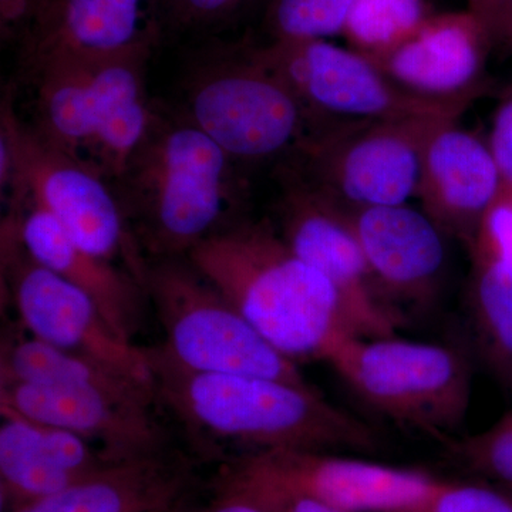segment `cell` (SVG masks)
<instances>
[{
    "instance_id": "cell-18",
    "label": "cell",
    "mask_w": 512,
    "mask_h": 512,
    "mask_svg": "<svg viewBox=\"0 0 512 512\" xmlns=\"http://www.w3.org/2000/svg\"><path fill=\"white\" fill-rule=\"evenodd\" d=\"M8 215L18 227L20 241L39 264L86 293L111 328L133 342L148 302L146 288L123 266L92 254L35 201L26 197Z\"/></svg>"
},
{
    "instance_id": "cell-21",
    "label": "cell",
    "mask_w": 512,
    "mask_h": 512,
    "mask_svg": "<svg viewBox=\"0 0 512 512\" xmlns=\"http://www.w3.org/2000/svg\"><path fill=\"white\" fill-rule=\"evenodd\" d=\"M175 470L163 453L114 461L16 512H161L180 487V474Z\"/></svg>"
},
{
    "instance_id": "cell-6",
    "label": "cell",
    "mask_w": 512,
    "mask_h": 512,
    "mask_svg": "<svg viewBox=\"0 0 512 512\" xmlns=\"http://www.w3.org/2000/svg\"><path fill=\"white\" fill-rule=\"evenodd\" d=\"M184 113L235 163H262L296 148L312 121L256 45L220 50L192 72Z\"/></svg>"
},
{
    "instance_id": "cell-9",
    "label": "cell",
    "mask_w": 512,
    "mask_h": 512,
    "mask_svg": "<svg viewBox=\"0 0 512 512\" xmlns=\"http://www.w3.org/2000/svg\"><path fill=\"white\" fill-rule=\"evenodd\" d=\"M450 119L345 121L313 130L298 150L309 184L345 210L406 204L419 191L424 150Z\"/></svg>"
},
{
    "instance_id": "cell-32",
    "label": "cell",
    "mask_w": 512,
    "mask_h": 512,
    "mask_svg": "<svg viewBox=\"0 0 512 512\" xmlns=\"http://www.w3.org/2000/svg\"><path fill=\"white\" fill-rule=\"evenodd\" d=\"M39 0H0V30L3 39H18Z\"/></svg>"
},
{
    "instance_id": "cell-15",
    "label": "cell",
    "mask_w": 512,
    "mask_h": 512,
    "mask_svg": "<svg viewBox=\"0 0 512 512\" xmlns=\"http://www.w3.org/2000/svg\"><path fill=\"white\" fill-rule=\"evenodd\" d=\"M501 188L493 154L481 138L458 128L456 121L434 131L424 150L417 195L444 234L470 248Z\"/></svg>"
},
{
    "instance_id": "cell-11",
    "label": "cell",
    "mask_w": 512,
    "mask_h": 512,
    "mask_svg": "<svg viewBox=\"0 0 512 512\" xmlns=\"http://www.w3.org/2000/svg\"><path fill=\"white\" fill-rule=\"evenodd\" d=\"M2 274L30 336L154 387L144 346L121 338L86 293L39 264L10 215L2 221Z\"/></svg>"
},
{
    "instance_id": "cell-14",
    "label": "cell",
    "mask_w": 512,
    "mask_h": 512,
    "mask_svg": "<svg viewBox=\"0 0 512 512\" xmlns=\"http://www.w3.org/2000/svg\"><path fill=\"white\" fill-rule=\"evenodd\" d=\"M154 0H39L18 37L28 79L62 63L93 62L158 42Z\"/></svg>"
},
{
    "instance_id": "cell-28",
    "label": "cell",
    "mask_w": 512,
    "mask_h": 512,
    "mask_svg": "<svg viewBox=\"0 0 512 512\" xmlns=\"http://www.w3.org/2000/svg\"><path fill=\"white\" fill-rule=\"evenodd\" d=\"M407 512H512V494L485 481L437 478L426 497Z\"/></svg>"
},
{
    "instance_id": "cell-13",
    "label": "cell",
    "mask_w": 512,
    "mask_h": 512,
    "mask_svg": "<svg viewBox=\"0 0 512 512\" xmlns=\"http://www.w3.org/2000/svg\"><path fill=\"white\" fill-rule=\"evenodd\" d=\"M0 386V410L77 434L116 460L163 453L156 394L22 382Z\"/></svg>"
},
{
    "instance_id": "cell-23",
    "label": "cell",
    "mask_w": 512,
    "mask_h": 512,
    "mask_svg": "<svg viewBox=\"0 0 512 512\" xmlns=\"http://www.w3.org/2000/svg\"><path fill=\"white\" fill-rule=\"evenodd\" d=\"M470 309L485 353L512 376V262L473 258Z\"/></svg>"
},
{
    "instance_id": "cell-4",
    "label": "cell",
    "mask_w": 512,
    "mask_h": 512,
    "mask_svg": "<svg viewBox=\"0 0 512 512\" xmlns=\"http://www.w3.org/2000/svg\"><path fill=\"white\" fill-rule=\"evenodd\" d=\"M0 154L12 163L9 207L26 197L45 208L84 249L126 268L144 285L141 251L113 185L99 173L37 136L6 96L0 114ZM5 200V198H3Z\"/></svg>"
},
{
    "instance_id": "cell-27",
    "label": "cell",
    "mask_w": 512,
    "mask_h": 512,
    "mask_svg": "<svg viewBox=\"0 0 512 512\" xmlns=\"http://www.w3.org/2000/svg\"><path fill=\"white\" fill-rule=\"evenodd\" d=\"M258 0H154V16L164 32L200 33L222 29Z\"/></svg>"
},
{
    "instance_id": "cell-33",
    "label": "cell",
    "mask_w": 512,
    "mask_h": 512,
    "mask_svg": "<svg viewBox=\"0 0 512 512\" xmlns=\"http://www.w3.org/2000/svg\"><path fill=\"white\" fill-rule=\"evenodd\" d=\"M268 512H350L338 510V508L329 507V505L320 504L318 501L306 500V498H298L288 503L278 505V507L268 510Z\"/></svg>"
},
{
    "instance_id": "cell-30",
    "label": "cell",
    "mask_w": 512,
    "mask_h": 512,
    "mask_svg": "<svg viewBox=\"0 0 512 512\" xmlns=\"http://www.w3.org/2000/svg\"><path fill=\"white\" fill-rule=\"evenodd\" d=\"M467 10L478 20L491 46H512V0H468Z\"/></svg>"
},
{
    "instance_id": "cell-24",
    "label": "cell",
    "mask_w": 512,
    "mask_h": 512,
    "mask_svg": "<svg viewBox=\"0 0 512 512\" xmlns=\"http://www.w3.org/2000/svg\"><path fill=\"white\" fill-rule=\"evenodd\" d=\"M434 15L427 0H355L343 35L350 49L379 59Z\"/></svg>"
},
{
    "instance_id": "cell-22",
    "label": "cell",
    "mask_w": 512,
    "mask_h": 512,
    "mask_svg": "<svg viewBox=\"0 0 512 512\" xmlns=\"http://www.w3.org/2000/svg\"><path fill=\"white\" fill-rule=\"evenodd\" d=\"M0 370L2 383L99 386L120 393L156 394L151 384L30 335L15 338L3 348Z\"/></svg>"
},
{
    "instance_id": "cell-1",
    "label": "cell",
    "mask_w": 512,
    "mask_h": 512,
    "mask_svg": "<svg viewBox=\"0 0 512 512\" xmlns=\"http://www.w3.org/2000/svg\"><path fill=\"white\" fill-rule=\"evenodd\" d=\"M157 403L192 436L264 450L373 453L382 441L365 421L312 384L188 369L163 345L144 346Z\"/></svg>"
},
{
    "instance_id": "cell-2",
    "label": "cell",
    "mask_w": 512,
    "mask_h": 512,
    "mask_svg": "<svg viewBox=\"0 0 512 512\" xmlns=\"http://www.w3.org/2000/svg\"><path fill=\"white\" fill-rule=\"evenodd\" d=\"M185 259L293 362H328L360 338L338 291L269 221H235Z\"/></svg>"
},
{
    "instance_id": "cell-3",
    "label": "cell",
    "mask_w": 512,
    "mask_h": 512,
    "mask_svg": "<svg viewBox=\"0 0 512 512\" xmlns=\"http://www.w3.org/2000/svg\"><path fill=\"white\" fill-rule=\"evenodd\" d=\"M235 165L184 111L157 106L147 137L111 184L147 261L187 258L238 221L244 187Z\"/></svg>"
},
{
    "instance_id": "cell-29",
    "label": "cell",
    "mask_w": 512,
    "mask_h": 512,
    "mask_svg": "<svg viewBox=\"0 0 512 512\" xmlns=\"http://www.w3.org/2000/svg\"><path fill=\"white\" fill-rule=\"evenodd\" d=\"M473 258L512 262V194L501 190L485 212L470 247Z\"/></svg>"
},
{
    "instance_id": "cell-5",
    "label": "cell",
    "mask_w": 512,
    "mask_h": 512,
    "mask_svg": "<svg viewBox=\"0 0 512 512\" xmlns=\"http://www.w3.org/2000/svg\"><path fill=\"white\" fill-rule=\"evenodd\" d=\"M328 363L359 400L400 426L448 439L466 419L473 373L453 346L350 338Z\"/></svg>"
},
{
    "instance_id": "cell-10",
    "label": "cell",
    "mask_w": 512,
    "mask_h": 512,
    "mask_svg": "<svg viewBox=\"0 0 512 512\" xmlns=\"http://www.w3.org/2000/svg\"><path fill=\"white\" fill-rule=\"evenodd\" d=\"M258 55L296 94L313 127L346 121L439 117L457 120L474 99L439 100L407 92L369 57L326 40L268 42Z\"/></svg>"
},
{
    "instance_id": "cell-7",
    "label": "cell",
    "mask_w": 512,
    "mask_h": 512,
    "mask_svg": "<svg viewBox=\"0 0 512 512\" xmlns=\"http://www.w3.org/2000/svg\"><path fill=\"white\" fill-rule=\"evenodd\" d=\"M144 288L163 326L164 349L180 365L197 372L309 383L298 363L259 335L188 259H150Z\"/></svg>"
},
{
    "instance_id": "cell-8",
    "label": "cell",
    "mask_w": 512,
    "mask_h": 512,
    "mask_svg": "<svg viewBox=\"0 0 512 512\" xmlns=\"http://www.w3.org/2000/svg\"><path fill=\"white\" fill-rule=\"evenodd\" d=\"M436 481L413 468L330 451L279 448L234 458L222 481V501H241L268 511L306 498L350 512H407Z\"/></svg>"
},
{
    "instance_id": "cell-12",
    "label": "cell",
    "mask_w": 512,
    "mask_h": 512,
    "mask_svg": "<svg viewBox=\"0 0 512 512\" xmlns=\"http://www.w3.org/2000/svg\"><path fill=\"white\" fill-rule=\"evenodd\" d=\"M278 229L295 254L338 291L360 338L396 336L402 315L377 286L345 208L301 174H288Z\"/></svg>"
},
{
    "instance_id": "cell-26",
    "label": "cell",
    "mask_w": 512,
    "mask_h": 512,
    "mask_svg": "<svg viewBox=\"0 0 512 512\" xmlns=\"http://www.w3.org/2000/svg\"><path fill=\"white\" fill-rule=\"evenodd\" d=\"M448 456L476 476L512 487V414L474 436L448 440Z\"/></svg>"
},
{
    "instance_id": "cell-31",
    "label": "cell",
    "mask_w": 512,
    "mask_h": 512,
    "mask_svg": "<svg viewBox=\"0 0 512 512\" xmlns=\"http://www.w3.org/2000/svg\"><path fill=\"white\" fill-rule=\"evenodd\" d=\"M488 147L500 173L501 190L512 194V99L504 101L495 113Z\"/></svg>"
},
{
    "instance_id": "cell-17",
    "label": "cell",
    "mask_w": 512,
    "mask_h": 512,
    "mask_svg": "<svg viewBox=\"0 0 512 512\" xmlns=\"http://www.w3.org/2000/svg\"><path fill=\"white\" fill-rule=\"evenodd\" d=\"M346 212L383 296L429 303L446 261L444 232L436 222L406 204Z\"/></svg>"
},
{
    "instance_id": "cell-16",
    "label": "cell",
    "mask_w": 512,
    "mask_h": 512,
    "mask_svg": "<svg viewBox=\"0 0 512 512\" xmlns=\"http://www.w3.org/2000/svg\"><path fill=\"white\" fill-rule=\"evenodd\" d=\"M468 10L434 13L412 36L372 60L407 92L430 99H474L491 49Z\"/></svg>"
},
{
    "instance_id": "cell-20",
    "label": "cell",
    "mask_w": 512,
    "mask_h": 512,
    "mask_svg": "<svg viewBox=\"0 0 512 512\" xmlns=\"http://www.w3.org/2000/svg\"><path fill=\"white\" fill-rule=\"evenodd\" d=\"M3 493L20 507L59 493L114 463L96 444L57 427L0 410ZM19 507V508H20Z\"/></svg>"
},
{
    "instance_id": "cell-19",
    "label": "cell",
    "mask_w": 512,
    "mask_h": 512,
    "mask_svg": "<svg viewBox=\"0 0 512 512\" xmlns=\"http://www.w3.org/2000/svg\"><path fill=\"white\" fill-rule=\"evenodd\" d=\"M156 45L144 43L90 62L92 137L83 163L110 184L124 173L156 117L157 106L146 86L147 64Z\"/></svg>"
},
{
    "instance_id": "cell-25",
    "label": "cell",
    "mask_w": 512,
    "mask_h": 512,
    "mask_svg": "<svg viewBox=\"0 0 512 512\" xmlns=\"http://www.w3.org/2000/svg\"><path fill=\"white\" fill-rule=\"evenodd\" d=\"M353 3L355 0H269L265 13L269 42L343 35Z\"/></svg>"
}]
</instances>
